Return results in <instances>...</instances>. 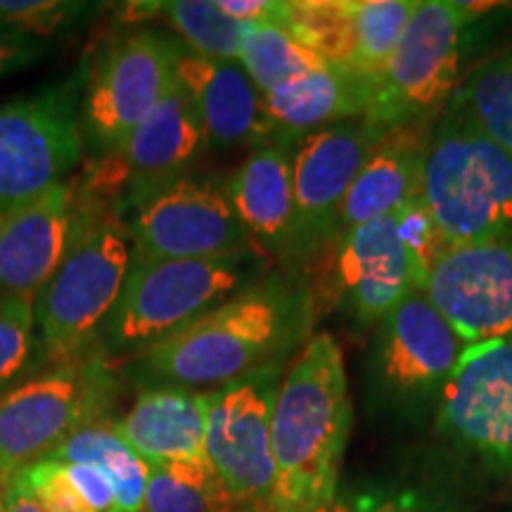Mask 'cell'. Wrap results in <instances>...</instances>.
<instances>
[{"label":"cell","mask_w":512,"mask_h":512,"mask_svg":"<svg viewBox=\"0 0 512 512\" xmlns=\"http://www.w3.org/2000/svg\"><path fill=\"white\" fill-rule=\"evenodd\" d=\"M430 138L432 124H411L377 140L339 209L337 240L363 223L399 214L418 200Z\"/></svg>","instance_id":"20"},{"label":"cell","mask_w":512,"mask_h":512,"mask_svg":"<svg viewBox=\"0 0 512 512\" xmlns=\"http://www.w3.org/2000/svg\"><path fill=\"white\" fill-rule=\"evenodd\" d=\"M467 351L425 287H415L382 320L380 363L384 380L406 394L441 389Z\"/></svg>","instance_id":"18"},{"label":"cell","mask_w":512,"mask_h":512,"mask_svg":"<svg viewBox=\"0 0 512 512\" xmlns=\"http://www.w3.org/2000/svg\"><path fill=\"white\" fill-rule=\"evenodd\" d=\"M219 8L242 24L285 22V3H275V0H219Z\"/></svg>","instance_id":"35"},{"label":"cell","mask_w":512,"mask_h":512,"mask_svg":"<svg viewBox=\"0 0 512 512\" xmlns=\"http://www.w3.org/2000/svg\"><path fill=\"white\" fill-rule=\"evenodd\" d=\"M240 64L261 93L273 91L297 76L328 67L294 38L283 24H247Z\"/></svg>","instance_id":"28"},{"label":"cell","mask_w":512,"mask_h":512,"mask_svg":"<svg viewBox=\"0 0 512 512\" xmlns=\"http://www.w3.org/2000/svg\"><path fill=\"white\" fill-rule=\"evenodd\" d=\"M124 17L128 22H145L150 17H162L185 38L195 55L211 60L240 62L242 36L247 24L228 17L211 0H164V3H131Z\"/></svg>","instance_id":"25"},{"label":"cell","mask_w":512,"mask_h":512,"mask_svg":"<svg viewBox=\"0 0 512 512\" xmlns=\"http://www.w3.org/2000/svg\"><path fill=\"white\" fill-rule=\"evenodd\" d=\"M50 460L100 467L114 486L117 512H143L147 463L121 439L112 418L81 427L55 448Z\"/></svg>","instance_id":"24"},{"label":"cell","mask_w":512,"mask_h":512,"mask_svg":"<svg viewBox=\"0 0 512 512\" xmlns=\"http://www.w3.org/2000/svg\"><path fill=\"white\" fill-rule=\"evenodd\" d=\"M475 22L456 0H420L392 57L366 81L363 121L380 136L411 124H432L458 88L465 31Z\"/></svg>","instance_id":"7"},{"label":"cell","mask_w":512,"mask_h":512,"mask_svg":"<svg viewBox=\"0 0 512 512\" xmlns=\"http://www.w3.org/2000/svg\"><path fill=\"white\" fill-rule=\"evenodd\" d=\"M48 50V41L0 31V79L29 69L34 62L43 60L48 55Z\"/></svg>","instance_id":"34"},{"label":"cell","mask_w":512,"mask_h":512,"mask_svg":"<svg viewBox=\"0 0 512 512\" xmlns=\"http://www.w3.org/2000/svg\"><path fill=\"white\" fill-rule=\"evenodd\" d=\"M335 283L349 316L361 325L384 320L408 292L425 287L394 216L363 223L337 240Z\"/></svg>","instance_id":"17"},{"label":"cell","mask_w":512,"mask_h":512,"mask_svg":"<svg viewBox=\"0 0 512 512\" xmlns=\"http://www.w3.org/2000/svg\"><path fill=\"white\" fill-rule=\"evenodd\" d=\"M356 512H430L427 508L415 501V498H366L363 503H358Z\"/></svg>","instance_id":"36"},{"label":"cell","mask_w":512,"mask_h":512,"mask_svg":"<svg viewBox=\"0 0 512 512\" xmlns=\"http://www.w3.org/2000/svg\"><path fill=\"white\" fill-rule=\"evenodd\" d=\"M420 0H294L283 27L330 67L370 81L382 72Z\"/></svg>","instance_id":"13"},{"label":"cell","mask_w":512,"mask_h":512,"mask_svg":"<svg viewBox=\"0 0 512 512\" xmlns=\"http://www.w3.org/2000/svg\"><path fill=\"white\" fill-rule=\"evenodd\" d=\"M382 136L363 119L339 121L294 143V228L290 254L335 238L339 209L373 145Z\"/></svg>","instance_id":"14"},{"label":"cell","mask_w":512,"mask_h":512,"mask_svg":"<svg viewBox=\"0 0 512 512\" xmlns=\"http://www.w3.org/2000/svg\"><path fill=\"white\" fill-rule=\"evenodd\" d=\"M131 254V235L117 204L95 200L79 188L67 254L34 297L46 366L100 351V330L124 287Z\"/></svg>","instance_id":"3"},{"label":"cell","mask_w":512,"mask_h":512,"mask_svg":"<svg viewBox=\"0 0 512 512\" xmlns=\"http://www.w3.org/2000/svg\"><path fill=\"white\" fill-rule=\"evenodd\" d=\"M46 366L36 330L34 297L0 294V396Z\"/></svg>","instance_id":"29"},{"label":"cell","mask_w":512,"mask_h":512,"mask_svg":"<svg viewBox=\"0 0 512 512\" xmlns=\"http://www.w3.org/2000/svg\"><path fill=\"white\" fill-rule=\"evenodd\" d=\"M69 479L76 486V491L83 496V501L95 512H117V501H114V486L110 477L95 465L83 463H64Z\"/></svg>","instance_id":"33"},{"label":"cell","mask_w":512,"mask_h":512,"mask_svg":"<svg viewBox=\"0 0 512 512\" xmlns=\"http://www.w3.org/2000/svg\"><path fill=\"white\" fill-rule=\"evenodd\" d=\"M209 392L140 389L124 418L114 420L121 439L145 463L209 460L204 451Z\"/></svg>","instance_id":"22"},{"label":"cell","mask_w":512,"mask_h":512,"mask_svg":"<svg viewBox=\"0 0 512 512\" xmlns=\"http://www.w3.org/2000/svg\"><path fill=\"white\" fill-rule=\"evenodd\" d=\"M10 479L27 491L43 512H95L76 491L60 460H38Z\"/></svg>","instance_id":"31"},{"label":"cell","mask_w":512,"mask_h":512,"mask_svg":"<svg viewBox=\"0 0 512 512\" xmlns=\"http://www.w3.org/2000/svg\"><path fill=\"white\" fill-rule=\"evenodd\" d=\"M311 512H356V510L351 508L349 503H344V501H337V498H332V501L323 503V505H320V508L311 510Z\"/></svg>","instance_id":"38"},{"label":"cell","mask_w":512,"mask_h":512,"mask_svg":"<svg viewBox=\"0 0 512 512\" xmlns=\"http://www.w3.org/2000/svg\"><path fill=\"white\" fill-rule=\"evenodd\" d=\"M143 512H242L209 460L147 463Z\"/></svg>","instance_id":"27"},{"label":"cell","mask_w":512,"mask_h":512,"mask_svg":"<svg viewBox=\"0 0 512 512\" xmlns=\"http://www.w3.org/2000/svg\"><path fill=\"white\" fill-rule=\"evenodd\" d=\"M446 107L512 152V50L479 62Z\"/></svg>","instance_id":"26"},{"label":"cell","mask_w":512,"mask_h":512,"mask_svg":"<svg viewBox=\"0 0 512 512\" xmlns=\"http://www.w3.org/2000/svg\"><path fill=\"white\" fill-rule=\"evenodd\" d=\"M133 254L143 259L259 256L228 200L226 183L185 174L140 197L124 216Z\"/></svg>","instance_id":"11"},{"label":"cell","mask_w":512,"mask_h":512,"mask_svg":"<svg viewBox=\"0 0 512 512\" xmlns=\"http://www.w3.org/2000/svg\"><path fill=\"white\" fill-rule=\"evenodd\" d=\"M351 418L342 349L330 332H316L287 363L273 401L278 512H311L335 498Z\"/></svg>","instance_id":"2"},{"label":"cell","mask_w":512,"mask_h":512,"mask_svg":"<svg viewBox=\"0 0 512 512\" xmlns=\"http://www.w3.org/2000/svg\"><path fill=\"white\" fill-rule=\"evenodd\" d=\"M0 512H5V496H3V482H0Z\"/></svg>","instance_id":"39"},{"label":"cell","mask_w":512,"mask_h":512,"mask_svg":"<svg viewBox=\"0 0 512 512\" xmlns=\"http://www.w3.org/2000/svg\"><path fill=\"white\" fill-rule=\"evenodd\" d=\"M292 159L294 145L259 147L226 183L235 216L261 256L290 254L294 228Z\"/></svg>","instance_id":"21"},{"label":"cell","mask_w":512,"mask_h":512,"mask_svg":"<svg viewBox=\"0 0 512 512\" xmlns=\"http://www.w3.org/2000/svg\"><path fill=\"white\" fill-rule=\"evenodd\" d=\"M283 363L209 392L204 451L242 512H278L271 413Z\"/></svg>","instance_id":"10"},{"label":"cell","mask_w":512,"mask_h":512,"mask_svg":"<svg viewBox=\"0 0 512 512\" xmlns=\"http://www.w3.org/2000/svg\"><path fill=\"white\" fill-rule=\"evenodd\" d=\"M93 10L91 3L72 0H0V31L48 41L50 36L76 27Z\"/></svg>","instance_id":"30"},{"label":"cell","mask_w":512,"mask_h":512,"mask_svg":"<svg viewBox=\"0 0 512 512\" xmlns=\"http://www.w3.org/2000/svg\"><path fill=\"white\" fill-rule=\"evenodd\" d=\"M3 496H5V512H43L38 503L31 498L27 491L19 489L12 479L3 482Z\"/></svg>","instance_id":"37"},{"label":"cell","mask_w":512,"mask_h":512,"mask_svg":"<svg viewBox=\"0 0 512 512\" xmlns=\"http://www.w3.org/2000/svg\"><path fill=\"white\" fill-rule=\"evenodd\" d=\"M178 79L200 112L204 138L214 150L273 145V128L264 110V93L240 62L211 60L183 50Z\"/></svg>","instance_id":"19"},{"label":"cell","mask_w":512,"mask_h":512,"mask_svg":"<svg viewBox=\"0 0 512 512\" xmlns=\"http://www.w3.org/2000/svg\"><path fill=\"white\" fill-rule=\"evenodd\" d=\"M420 200L448 249L512 238V152L446 107L427 147Z\"/></svg>","instance_id":"5"},{"label":"cell","mask_w":512,"mask_h":512,"mask_svg":"<svg viewBox=\"0 0 512 512\" xmlns=\"http://www.w3.org/2000/svg\"><path fill=\"white\" fill-rule=\"evenodd\" d=\"M79 211L76 183L60 181L0 214V294L36 297L67 254Z\"/></svg>","instance_id":"16"},{"label":"cell","mask_w":512,"mask_h":512,"mask_svg":"<svg viewBox=\"0 0 512 512\" xmlns=\"http://www.w3.org/2000/svg\"><path fill=\"white\" fill-rule=\"evenodd\" d=\"M425 292L467 347L512 339V238L446 249Z\"/></svg>","instance_id":"15"},{"label":"cell","mask_w":512,"mask_h":512,"mask_svg":"<svg viewBox=\"0 0 512 512\" xmlns=\"http://www.w3.org/2000/svg\"><path fill=\"white\" fill-rule=\"evenodd\" d=\"M366 107V81L330 64L264 93L273 140L283 145H294L299 138L339 121L363 119Z\"/></svg>","instance_id":"23"},{"label":"cell","mask_w":512,"mask_h":512,"mask_svg":"<svg viewBox=\"0 0 512 512\" xmlns=\"http://www.w3.org/2000/svg\"><path fill=\"white\" fill-rule=\"evenodd\" d=\"M259 256L143 259L131 254L124 287L98 337L112 363L155 347L259 280Z\"/></svg>","instance_id":"4"},{"label":"cell","mask_w":512,"mask_h":512,"mask_svg":"<svg viewBox=\"0 0 512 512\" xmlns=\"http://www.w3.org/2000/svg\"><path fill=\"white\" fill-rule=\"evenodd\" d=\"M394 221L396 228H399L403 245H406L415 268H418L422 285H427V278H430L437 261L448 249L444 238H441L437 223L432 221L430 211H427L425 202L420 197L411 204H406L399 214H394Z\"/></svg>","instance_id":"32"},{"label":"cell","mask_w":512,"mask_h":512,"mask_svg":"<svg viewBox=\"0 0 512 512\" xmlns=\"http://www.w3.org/2000/svg\"><path fill=\"white\" fill-rule=\"evenodd\" d=\"M86 69L0 102V214L31 202L79 164Z\"/></svg>","instance_id":"9"},{"label":"cell","mask_w":512,"mask_h":512,"mask_svg":"<svg viewBox=\"0 0 512 512\" xmlns=\"http://www.w3.org/2000/svg\"><path fill=\"white\" fill-rule=\"evenodd\" d=\"M117 394V368L95 351L43 366L0 396V482L53 456L81 427L110 420Z\"/></svg>","instance_id":"6"},{"label":"cell","mask_w":512,"mask_h":512,"mask_svg":"<svg viewBox=\"0 0 512 512\" xmlns=\"http://www.w3.org/2000/svg\"><path fill=\"white\" fill-rule=\"evenodd\" d=\"M183 46L155 29H128L86 69L81 95L83 147L95 157L117 152L133 128L178 81Z\"/></svg>","instance_id":"8"},{"label":"cell","mask_w":512,"mask_h":512,"mask_svg":"<svg viewBox=\"0 0 512 512\" xmlns=\"http://www.w3.org/2000/svg\"><path fill=\"white\" fill-rule=\"evenodd\" d=\"M437 430L489 470L512 475V339L467 347L439 389Z\"/></svg>","instance_id":"12"},{"label":"cell","mask_w":512,"mask_h":512,"mask_svg":"<svg viewBox=\"0 0 512 512\" xmlns=\"http://www.w3.org/2000/svg\"><path fill=\"white\" fill-rule=\"evenodd\" d=\"M309 325V292L290 278L268 275L114 368L138 389L214 392L271 363H285Z\"/></svg>","instance_id":"1"}]
</instances>
